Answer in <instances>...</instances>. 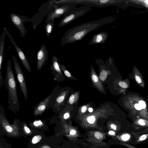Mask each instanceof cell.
<instances>
[{
    "label": "cell",
    "instance_id": "277c9868",
    "mask_svg": "<svg viewBox=\"0 0 148 148\" xmlns=\"http://www.w3.org/2000/svg\"><path fill=\"white\" fill-rule=\"evenodd\" d=\"M77 5L73 3H65L57 5L53 4V10L47 15L45 22L54 21L56 18L66 15L71 10L75 8Z\"/></svg>",
    "mask_w": 148,
    "mask_h": 148
},
{
    "label": "cell",
    "instance_id": "603a6c76",
    "mask_svg": "<svg viewBox=\"0 0 148 148\" xmlns=\"http://www.w3.org/2000/svg\"><path fill=\"white\" fill-rule=\"evenodd\" d=\"M120 144L122 145L128 147V148H137L132 145L123 142H121L120 143Z\"/></svg>",
    "mask_w": 148,
    "mask_h": 148
},
{
    "label": "cell",
    "instance_id": "83f0119b",
    "mask_svg": "<svg viewBox=\"0 0 148 148\" xmlns=\"http://www.w3.org/2000/svg\"><path fill=\"white\" fill-rule=\"evenodd\" d=\"M92 78L93 81L95 82H97L98 81V77L96 75L94 74H93L92 75Z\"/></svg>",
    "mask_w": 148,
    "mask_h": 148
},
{
    "label": "cell",
    "instance_id": "d590c367",
    "mask_svg": "<svg viewBox=\"0 0 148 148\" xmlns=\"http://www.w3.org/2000/svg\"><path fill=\"white\" fill-rule=\"evenodd\" d=\"M69 113H65L64 115V118L65 119H66L69 117Z\"/></svg>",
    "mask_w": 148,
    "mask_h": 148
},
{
    "label": "cell",
    "instance_id": "ffe728a7",
    "mask_svg": "<svg viewBox=\"0 0 148 148\" xmlns=\"http://www.w3.org/2000/svg\"><path fill=\"white\" fill-rule=\"evenodd\" d=\"M41 138V136L40 135L36 136L33 138L32 142L33 144H36L39 142Z\"/></svg>",
    "mask_w": 148,
    "mask_h": 148
},
{
    "label": "cell",
    "instance_id": "8d00e7d4",
    "mask_svg": "<svg viewBox=\"0 0 148 148\" xmlns=\"http://www.w3.org/2000/svg\"><path fill=\"white\" fill-rule=\"evenodd\" d=\"M24 129L27 133H29L30 132V129L26 126H24Z\"/></svg>",
    "mask_w": 148,
    "mask_h": 148
},
{
    "label": "cell",
    "instance_id": "52a82bcc",
    "mask_svg": "<svg viewBox=\"0 0 148 148\" xmlns=\"http://www.w3.org/2000/svg\"><path fill=\"white\" fill-rule=\"evenodd\" d=\"M14 69L20 87L26 100H28V92L26 79L21 68L14 55L12 56Z\"/></svg>",
    "mask_w": 148,
    "mask_h": 148
},
{
    "label": "cell",
    "instance_id": "7402d4cb",
    "mask_svg": "<svg viewBox=\"0 0 148 148\" xmlns=\"http://www.w3.org/2000/svg\"><path fill=\"white\" fill-rule=\"evenodd\" d=\"M130 137V135L127 134H123L120 136L121 139L123 141H126L128 140Z\"/></svg>",
    "mask_w": 148,
    "mask_h": 148
},
{
    "label": "cell",
    "instance_id": "7a4b0ae2",
    "mask_svg": "<svg viewBox=\"0 0 148 148\" xmlns=\"http://www.w3.org/2000/svg\"><path fill=\"white\" fill-rule=\"evenodd\" d=\"M4 84L8 92L9 109L16 113L20 108V103L17 95L16 83L10 60L7 62Z\"/></svg>",
    "mask_w": 148,
    "mask_h": 148
},
{
    "label": "cell",
    "instance_id": "484cf974",
    "mask_svg": "<svg viewBox=\"0 0 148 148\" xmlns=\"http://www.w3.org/2000/svg\"><path fill=\"white\" fill-rule=\"evenodd\" d=\"M75 96L73 95H72L70 96L69 100L70 104H73L75 100Z\"/></svg>",
    "mask_w": 148,
    "mask_h": 148
},
{
    "label": "cell",
    "instance_id": "f1b7e54d",
    "mask_svg": "<svg viewBox=\"0 0 148 148\" xmlns=\"http://www.w3.org/2000/svg\"><path fill=\"white\" fill-rule=\"evenodd\" d=\"M5 129L8 132H11L13 130L12 127L8 125H7L5 127Z\"/></svg>",
    "mask_w": 148,
    "mask_h": 148
},
{
    "label": "cell",
    "instance_id": "ab89813d",
    "mask_svg": "<svg viewBox=\"0 0 148 148\" xmlns=\"http://www.w3.org/2000/svg\"><path fill=\"white\" fill-rule=\"evenodd\" d=\"M41 148H50V147L47 145H45L43 146Z\"/></svg>",
    "mask_w": 148,
    "mask_h": 148
},
{
    "label": "cell",
    "instance_id": "e0dca14e",
    "mask_svg": "<svg viewBox=\"0 0 148 148\" xmlns=\"http://www.w3.org/2000/svg\"><path fill=\"white\" fill-rule=\"evenodd\" d=\"M65 94L63 93L61 95L58 97L56 99V102L57 103L60 104L62 103L65 98Z\"/></svg>",
    "mask_w": 148,
    "mask_h": 148
},
{
    "label": "cell",
    "instance_id": "d4e9b609",
    "mask_svg": "<svg viewBox=\"0 0 148 148\" xmlns=\"http://www.w3.org/2000/svg\"><path fill=\"white\" fill-rule=\"evenodd\" d=\"M119 84L120 86L124 88H126L127 87V84L123 82H120Z\"/></svg>",
    "mask_w": 148,
    "mask_h": 148
},
{
    "label": "cell",
    "instance_id": "d6986e66",
    "mask_svg": "<svg viewBox=\"0 0 148 148\" xmlns=\"http://www.w3.org/2000/svg\"><path fill=\"white\" fill-rule=\"evenodd\" d=\"M94 135L95 138L99 140L102 139L103 137V134L98 131L95 132Z\"/></svg>",
    "mask_w": 148,
    "mask_h": 148
},
{
    "label": "cell",
    "instance_id": "ac0fdd59",
    "mask_svg": "<svg viewBox=\"0 0 148 148\" xmlns=\"http://www.w3.org/2000/svg\"><path fill=\"white\" fill-rule=\"evenodd\" d=\"M107 75V72L106 71L104 70L102 71L100 74L99 78L100 79L101 81H104L106 79Z\"/></svg>",
    "mask_w": 148,
    "mask_h": 148
},
{
    "label": "cell",
    "instance_id": "9a60e30c",
    "mask_svg": "<svg viewBox=\"0 0 148 148\" xmlns=\"http://www.w3.org/2000/svg\"><path fill=\"white\" fill-rule=\"evenodd\" d=\"M54 21H49L45 24L44 27L47 36L49 37L51 34L54 29Z\"/></svg>",
    "mask_w": 148,
    "mask_h": 148
},
{
    "label": "cell",
    "instance_id": "44dd1931",
    "mask_svg": "<svg viewBox=\"0 0 148 148\" xmlns=\"http://www.w3.org/2000/svg\"><path fill=\"white\" fill-rule=\"evenodd\" d=\"M87 121L90 124L93 123L95 120V118L93 116H88L87 118Z\"/></svg>",
    "mask_w": 148,
    "mask_h": 148
},
{
    "label": "cell",
    "instance_id": "cb8c5ba5",
    "mask_svg": "<svg viewBox=\"0 0 148 148\" xmlns=\"http://www.w3.org/2000/svg\"><path fill=\"white\" fill-rule=\"evenodd\" d=\"M138 103V104L140 105L142 109H144L146 108V105L145 101L143 100H140L139 101Z\"/></svg>",
    "mask_w": 148,
    "mask_h": 148
},
{
    "label": "cell",
    "instance_id": "f546056e",
    "mask_svg": "<svg viewBox=\"0 0 148 148\" xmlns=\"http://www.w3.org/2000/svg\"><path fill=\"white\" fill-rule=\"evenodd\" d=\"M135 108L137 110H140L142 109L140 105L138 103H136L134 105Z\"/></svg>",
    "mask_w": 148,
    "mask_h": 148
},
{
    "label": "cell",
    "instance_id": "2e32d148",
    "mask_svg": "<svg viewBox=\"0 0 148 148\" xmlns=\"http://www.w3.org/2000/svg\"><path fill=\"white\" fill-rule=\"evenodd\" d=\"M148 138V134H143L139 136L136 139V143H140L143 141H145Z\"/></svg>",
    "mask_w": 148,
    "mask_h": 148
},
{
    "label": "cell",
    "instance_id": "74e56055",
    "mask_svg": "<svg viewBox=\"0 0 148 148\" xmlns=\"http://www.w3.org/2000/svg\"><path fill=\"white\" fill-rule=\"evenodd\" d=\"M108 133L109 134L112 135V136H115V133L112 131H110Z\"/></svg>",
    "mask_w": 148,
    "mask_h": 148
},
{
    "label": "cell",
    "instance_id": "1f68e13d",
    "mask_svg": "<svg viewBox=\"0 0 148 148\" xmlns=\"http://www.w3.org/2000/svg\"><path fill=\"white\" fill-rule=\"evenodd\" d=\"M42 124V123L40 121H35L34 123V125L36 126L41 125Z\"/></svg>",
    "mask_w": 148,
    "mask_h": 148
},
{
    "label": "cell",
    "instance_id": "f35d334b",
    "mask_svg": "<svg viewBox=\"0 0 148 148\" xmlns=\"http://www.w3.org/2000/svg\"><path fill=\"white\" fill-rule=\"evenodd\" d=\"M93 111V109L91 108H90L88 109V111L90 112H92Z\"/></svg>",
    "mask_w": 148,
    "mask_h": 148
},
{
    "label": "cell",
    "instance_id": "ba28073f",
    "mask_svg": "<svg viewBox=\"0 0 148 148\" xmlns=\"http://www.w3.org/2000/svg\"><path fill=\"white\" fill-rule=\"evenodd\" d=\"M10 17L13 24L19 30L21 37L25 36L27 32L24 24L26 22H30V18L27 16H20L14 13H10Z\"/></svg>",
    "mask_w": 148,
    "mask_h": 148
},
{
    "label": "cell",
    "instance_id": "9c48e42d",
    "mask_svg": "<svg viewBox=\"0 0 148 148\" xmlns=\"http://www.w3.org/2000/svg\"><path fill=\"white\" fill-rule=\"evenodd\" d=\"M2 28L3 31L5 33L6 35L8 36L14 47L18 55L22 64L28 72H31L32 71L31 66L23 51L15 43L12 36L8 32L7 29L5 27H3Z\"/></svg>",
    "mask_w": 148,
    "mask_h": 148
},
{
    "label": "cell",
    "instance_id": "4316f807",
    "mask_svg": "<svg viewBox=\"0 0 148 148\" xmlns=\"http://www.w3.org/2000/svg\"><path fill=\"white\" fill-rule=\"evenodd\" d=\"M138 123L140 125L142 126H144L147 125V124L145 123V122L141 119H140L138 120Z\"/></svg>",
    "mask_w": 148,
    "mask_h": 148
},
{
    "label": "cell",
    "instance_id": "d6a6232c",
    "mask_svg": "<svg viewBox=\"0 0 148 148\" xmlns=\"http://www.w3.org/2000/svg\"><path fill=\"white\" fill-rule=\"evenodd\" d=\"M87 109V106H83L81 108V111L83 113H84L86 112Z\"/></svg>",
    "mask_w": 148,
    "mask_h": 148
},
{
    "label": "cell",
    "instance_id": "4dcf8cb0",
    "mask_svg": "<svg viewBox=\"0 0 148 148\" xmlns=\"http://www.w3.org/2000/svg\"><path fill=\"white\" fill-rule=\"evenodd\" d=\"M135 79L136 81L138 84H140L141 82V80L139 77L137 75L135 76Z\"/></svg>",
    "mask_w": 148,
    "mask_h": 148
},
{
    "label": "cell",
    "instance_id": "7c38bea8",
    "mask_svg": "<svg viewBox=\"0 0 148 148\" xmlns=\"http://www.w3.org/2000/svg\"><path fill=\"white\" fill-rule=\"evenodd\" d=\"M108 35L107 32H101L93 35L88 45H95L104 43L108 40Z\"/></svg>",
    "mask_w": 148,
    "mask_h": 148
},
{
    "label": "cell",
    "instance_id": "5b68a950",
    "mask_svg": "<svg viewBox=\"0 0 148 148\" xmlns=\"http://www.w3.org/2000/svg\"><path fill=\"white\" fill-rule=\"evenodd\" d=\"M53 5L49 1L44 3L39 9L38 12L30 19V22L32 24L34 31L41 23L44 18L53 11Z\"/></svg>",
    "mask_w": 148,
    "mask_h": 148
},
{
    "label": "cell",
    "instance_id": "6da1fadb",
    "mask_svg": "<svg viewBox=\"0 0 148 148\" xmlns=\"http://www.w3.org/2000/svg\"><path fill=\"white\" fill-rule=\"evenodd\" d=\"M115 18L114 16H110L75 26L65 32L61 39L60 45L81 40L90 32L101 26L111 23Z\"/></svg>",
    "mask_w": 148,
    "mask_h": 148
},
{
    "label": "cell",
    "instance_id": "3957f363",
    "mask_svg": "<svg viewBox=\"0 0 148 148\" xmlns=\"http://www.w3.org/2000/svg\"><path fill=\"white\" fill-rule=\"evenodd\" d=\"M92 10L91 7L87 5L73 8L63 17L59 23L58 27H61L69 24L76 19L84 15Z\"/></svg>",
    "mask_w": 148,
    "mask_h": 148
},
{
    "label": "cell",
    "instance_id": "8992f818",
    "mask_svg": "<svg viewBox=\"0 0 148 148\" xmlns=\"http://www.w3.org/2000/svg\"><path fill=\"white\" fill-rule=\"evenodd\" d=\"M64 3L100 8L114 5L117 2L113 0H64Z\"/></svg>",
    "mask_w": 148,
    "mask_h": 148
},
{
    "label": "cell",
    "instance_id": "836d02e7",
    "mask_svg": "<svg viewBox=\"0 0 148 148\" xmlns=\"http://www.w3.org/2000/svg\"><path fill=\"white\" fill-rule=\"evenodd\" d=\"M76 133V131L75 130L72 129L70 132V134L71 136L75 135Z\"/></svg>",
    "mask_w": 148,
    "mask_h": 148
},
{
    "label": "cell",
    "instance_id": "5bb4252c",
    "mask_svg": "<svg viewBox=\"0 0 148 148\" xmlns=\"http://www.w3.org/2000/svg\"><path fill=\"white\" fill-rule=\"evenodd\" d=\"M50 69L52 71L53 75L55 76L56 80H59L60 75L62 74L58 59L55 55L52 56V63Z\"/></svg>",
    "mask_w": 148,
    "mask_h": 148
},
{
    "label": "cell",
    "instance_id": "30bf717a",
    "mask_svg": "<svg viewBox=\"0 0 148 148\" xmlns=\"http://www.w3.org/2000/svg\"><path fill=\"white\" fill-rule=\"evenodd\" d=\"M49 58V52L44 44L41 46L37 54V68L41 69Z\"/></svg>",
    "mask_w": 148,
    "mask_h": 148
},
{
    "label": "cell",
    "instance_id": "8fae6325",
    "mask_svg": "<svg viewBox=\"0 0 148 148\" xmlns=\"http://www.w3.org/2000/svg\"><path fill=\"white\" fill-rule=\"evenodd\" d=\"M6 35L5 33L3 31L0 38V86L1 87L3 85V79L1 75V69L4 57L5 39Z\"/></svg>",
    "mask_w": 148,
    "mask_h": 148
},
{
    "label": "cell",
    "instance_id": "60d3db41",
    "mask_svg": "<svg viewBox=\"0 0 148 148\" xmlns=\"http://www.w3.org/2000/svg\"><path fill=\"white\" fill-rule=\"evenodd\" d=\"M145 3L148 4V1H145Z\"/></svg>",
    "mask_w": 148,
    "mask_h": 148
},
{
    "label": "cell",
    "instance_id": "e575fe53",
    "mask_svg": "<svg viewBox=\"0 0 148 148\" xmlns=\"http://www.w3.org/2000/svg\"><path fill=\"white\" fill-rule=\"evenodd\" d=\"M110 126L112 129L114 130H116L117 126L115 124H111Z\"/></svg>",
    "mask_w": 148,
    "mask_h": 148
},
{
    "label": "cell",
    "instance_id": "4fadbf2b",
    "mask_svg": "<svg viewBox=\"0 0 148 148\" xmlns=\"http://www.w3.org/2000/svg\"><path fill=\"white\" fill-rule=\"evenodd\" d=\"M52 94L41 101L35 107L34 110V116H37L45 112L46 110L47 106L53 96Z\"/></svg>",
    "mask_w": 148,
    "mask_h": 148
}]
</instances>
